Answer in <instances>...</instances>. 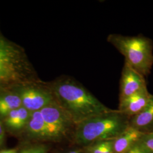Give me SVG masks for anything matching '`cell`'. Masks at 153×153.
Masks as SVG:
<instances>
[{"label":"cell","mask_w":153,"mask_h":153,"mask_svg":"<svg viewBox=\"0 0 153 153\" xmlns=\"http://www.w3.org/2000/svg\"><path fill=\"white\" fill-rule=\"evenodd\" d=\"M18 62V51L0 36V82L14 78Z\"/></svg>","instance_id":"8992f818"},{"label":"cell","mask_w":153,"mask_h":153,"mask_svg":"<svg viewBox=\"0 0 153 153\" xmlns=\"http://www.w3.org/2000/svg\"><path fill=\"white\" fill-rule=\"evenodd\" d=\"M20 97L16 95H7L0 97V115L6 117L10 112L22 107Z\"/></svg>","instance_id":"4fadbf2b"},{"label":"cell","mask_w":153,"mask_h":153,"mask_svg":"<svg viewBox=\"0 0 153 153\" xmlns=\"http://www.w3.org/2000/svg\"><path fill=\"white\" fill-rule=\"evenodd\" d=\"M49 132L51 141H60L71 131L76 124L56 101L40 111Z\"/></svg>","instance_id":"277c9868"},{"label":"cell","mask_w":153,"mask_h":153,"mask_svg":"<svg viewBox=\"0 0 153 153\" xmlns=\"http://www.w3.org/2000/svg\"><path fill=\"white\" fill-rule=\"evenodd\" d=\"M153 95L146 88L131 96L119 101L118 110L131 118L141 112L153 98Z\"/></svg>","instance_id":"ba28073f"},{"label":"cell","mask_w":153,"mask_h":153,"mask_svg":"<svg viewBox=\"0 0 153 153\" xmlns=\"http://www.w3.org/2000/svg\"><path fill=\"white\" fill-rule=\"evenodd\" d=\"M147 88L145 76L124 62L120 81L119 101Z\"/></svg>","instance_id":"5b68a950"},{"label":"cell","mask_w":153,"mask_h":153,"mask_svg":"<svg viewBox=\"0 0 153 153\" xmlns=\"http://www.w3.org/2000/svg\"><path fill=\"white\" fill-rule=\"evenodd\" d=\"M30 115L24 107L14 109L6 116V126L13 131H20L27 126Z\"/></svg>","instance_id":"7c38bea8"},{"label":"cell","mask_w":153,"mask_h":153,"mask_svg":"<svg viewBox=\"0 0 153 153\" xmlns=\"http://www.w3.org/2000/svg\"><path fill=\"white\" fill-rule=\"evenodd\" d=\"M146 133L129 126L113 141L114 153H126L136 143L139 142Z\"/></svg>","instance_id":"9c48e42d"},{"label":"cell","mask_w":153,"mask_h":153,"mask_svg":"<svg viewBox=\"0 0 153 153\" xmlns=\"http://www.w3.org/2000/svg\"><path fill=\"white\" fill-rule=\"evenodd\" d=\"M5 143V130L0 121V148H2Z\"/></svg>","instance_id":"ac0fdd59"},{"label":"cell","mask_w":153,"mask_h":153,"mask_svg":"<svg viewBox=\"0 0 153 153\" xmlns=\"http://www.w3.org/2000/svg\"><path fill=\"white\" fill-rule=\"evenodd\" d=\"M65 153H86L85 152V150L83 148H74V149H71L67 152H66Z\"/></svg>","instance_id":"d6986e66"},{"label":"cell","mask_w":153,"mask_h":153,"mask_svg":"<svg viewBox=\"0 0 153 153\" xmlns=\"http://www.w3.org/2000/svg\"><path fill=\"white\" fill-rule=\"evenodd\" d=\"M140 142L150 152L153 153V131L145 133Z\"/></svg>","instance_id":"2e32d148"},{"label":"cell","mask_w":153,"mask_h":153,"mask_svg":"<svg viewBox=\"0 0 153 153\" xmlns=\"http://www.w3.org/2000/svg\"><path fill=\"white\" fill-rule=\"evenodd\" d=\"M107 42L125 57V62L142 74L147 76L153 65V42L141 35L136 36L112 33Z\"/></svg>","instance_id":"3957f363"},{"label":"cell","mask_w":153,"mask_h":153,"mask_svg":"<svg viewBox=\"0 0 153 153\" xmlns=\"http://www.w3.org/2000/svg\"><path fill=\"white\" fill-rule=\"evenodd\" d=\"M126 153H153L145 148L141 142L134 144Z\"/></svg>","instance_id":"e0dca14e"},{"label":"cell","mask_w":153,"mask_h":153,"mask_svg":"<svg viewBox=\"0 0 153 153\" xmlns=\"http://www.w3.org/2000/svg\"><path fill=\"white\" fill-rule=\"evenodd\" d=\"M0 153H18V152L16 149H2L0 150Z\"/></svg>","instance_id":"ffe728a7"},{"label":"cell","mask_w":153,"mask_h":153,"mask_svg":"<svg viewBox=\"0 0 153 153\" xmlns=\"http://www.w3.org/2000/svg\"><path fill=\"white\" fill-rule=\"evenodd\" d=\"M129 119L118 109L94 116L76 124L73 132L74 142L85 147L94 142L114 140L129 126Z\"/></svg>","instance_id":"7a4b0ae2"},{"label":"cell","mask_w":153,"mask_h":153,"mask_svg":"<svg viewBox=\"0 0 153 153\" xmlns=\"http://www.w3.org/2000/svg\"><path fill=\"white\" fill-rule=\"evenodd\" d=\"M49 146L44 143H36L22 149L18 153H48Z\"/></svg>","instance_id":"9a60e30c"},{"label":"cell","mask_w":153,"mask_h":153,"mask_svg":"<svg viewBox=\"0 0 153 153\" xmlns=\"http://www.w3.org/2000/svg\"><path fill=\"white\" fill-rule=\"evenodd\" d=\"M129 126L143 133L153 131V97L141 112L130 118Z\"/></svg>","instance_id":"8fae6325"},{"label":"cell","mask_w":153,"mask_h":153,"mask_svg":"<svg viewBox=\"0 0 153 153\" xmlns=\"http://www.w3.org/2000/svg\"><path fill=\"white\" fill-rule=\"evenodd\" d=\"M27 126L30 137L42 141H51L47 127L40 111L32 112Z\"/></svg>","instance_id":"30bf717a"},{"label":"cell","mask_w":153,"mask_h":153,"mask_svg":"<svg viewBox=\"0 0 153 153\" xmlns=\"http://www.w3.org/2000/svg\"><path fill=\"white\" fill-rule=\"evenodd\" d=\"M113 141L114 140L100 141L82 148L86 153H114Z\"/></svg>","instance_id":"5bb4252c"},{"label":"cell","mask_w":153,"mask_h":153,"mask_svg":"<svg viewBox=\"0 0 153 153\" xmlns=\"http://www.w3.org/2000/svg\"><path fill=\"white\" fill-rule=\"evenodd\" d=\"M52 92L58 101L56 102L76 125L112 109L103 104L82 84L73 79L56 82Z\"/></svg>","instance_id":"6da1fadb"},{"label":"cell","mask_w":153,"mask_h":153,"mask_svg":"<svg viewBox=\"0 0 153 153\" xmlns=\"http://www.w3.org/2000/svg\"><path fill=\"white\" fill-rule=\"evenodd\" d=\"M22 105L29 111H40L56 101L52 91L42 89H28L21 97Z\"/></svg>","instance_id":"52a82bcc"}]
</instances>
